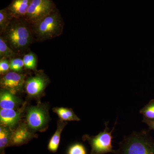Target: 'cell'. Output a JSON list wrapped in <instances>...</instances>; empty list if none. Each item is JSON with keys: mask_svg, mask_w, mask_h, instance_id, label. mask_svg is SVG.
Instances as JSON below:
<instances>
[{"mask_svg": "<svg viewBox=\"0 0 154 154\" xmlns=\"http://www.w3.org/2000/svg\"><path fill=\"white\" fill-rule=\"evenodd\" d=\"M1 36L19 55L26 53L36 41L32 25L24 18H13Z\"/></svg>", "mask_w": 154, "mask_h": 154, "instance_id": "cell-1", "label": "cell"}, {"mask_svg": "<svg viewBox=\"0 0 154 154\" xmlns=\"http://www.w3.org/2000/svg\"><path fill=\"white\" fill-rule=\"evenodd\" d=\"M115 154H154V140L147 130L125 136Z\"/></svg>", "mask_w": 154, "mask_h": 154, "instance_id": "cell-2", "label": "cell"}, {"mask_svg": "<svg viewBox=\"0 0 154 154\" xmlns=\"http://www.w3.org/2000/svg\"><path fill=\"white\" fill-rule=\"evenodd\" d=\"M64 22L57 9L32 25L36 41L43 42L60 36Z\"/></svg>", "mask_w": 154, "mask_h": 154, "instance_id": "cell-3", "label": "cell"}, {"mask_svg": "<svg viewBox=\"0 0 154 154\" xmlns=\"http://www.w3.org/2000/svg\"><path fill=\"white\" fill-rule=\"evenodd\" d=\"M116 122L117 120L113 129L110 131H109L110 128L108 127L109 122H105V129L97 135L91 136L85 134L83 136V140L87 141L91 146V154H105L108 153L115 154L116 150L113 149L112 145L113 138L112 134L114 131Z\"/></svg>", "mask_w": 154, "mask_h": 154, "instance_id": "cell-4", "label": "cell"}, {"mask_svg": "<svg viewBox=\"0 0 154 154\" xmlns=\"http://www.w3.org/2000/svg\"><path fill=\"white\" fill-rule=\"evenodd\" d=\"M26 124L31 131H43L46 129L49 120L47 106L44 105L28 107L26 110Z\"/></svg>", "mask_w": 154, "mask_h": 154, "instance_id": "cell-5", "label": "cell"}, {"mask_svg": "<svg viewBox=\"0 0 154 154\" xmlns=\"http://www.w3.org/2000/svg\"><path fill=\"white\" fill-rule=\"evenodd\" d=\"M56 9L52 0H32L24 18L33 25Z\"/></svg>", "mask_w": 154, "mask_h": 154, "instance_id": "cell-6", "label": "cell"}, {"mask_svg": "<svg viewBox=\"0 0 154 154\" xmlns=\"http://www.w3.org/2000/svg\"><path fill=\"white\" fill-rule=\"evenodd\" d=\"M50 81L43 73H38L25 81V89L29 97L39 98L43 94Z\"/></svg>", "mask_w": 154, "mask_h": 154, "instance_id": "cell-7", "label": "cell"}, {"mask_svg": "<svg viewBox=\"0 0 154 154\" xmlns=\"http://www.w3.org/2000/svg\"><path fill=\"white\" fill-rule=\"evenodd\" d=\"M25 76L20 73L10 71L2 75L0 79L1 88L15 94L20 93L25 87Z\"/></svg>", "mask_w": 154, "mask_h": 154, "instance_id": "cell-8", "label": "cell"}, {"mask_svg": "<svg viewBox=\"0 0 154 154\" xmlns=\"http://www.w3.org/2000/svg\"><path fill=\"white\" fill-rule=\"evenodd\" d=\"M37 135L26 123H21L12 131L8 146H19L27 144Z\"/></svg>", "mask_w": 154, "mask_h": 154, "instance_id": "cell-9", "label": "cell"}, {"mask_svg": "<svg viewBox=\"0 0 154 154\" xmlns=\"http://www.w3.org/2000/svg\"><path fill=\"white\" fill-rule=\"evenodd\" d=\"M23 107L19 110L1 109L0 110L1 125L9 128L14 130L19 123L23 112Z\"/></svg>", "mask_w": 154, "mask_h": 154, "instance_id": "cell-10", "label": "cell"}, {"mask_svg": "<svg viewBox=\"0 0 154 154\" xmlns=\"http://www.w3.org/2000/svg\"><path fill=\"white\" fill-rule=\"evenodd\" d=\"M32 0H13L7 7L13 18H25Z\"/></svg>", "mask_w": 154, "mask_h": 154, "instance_id": "cell-11", "label": "cell"}, {"mask_svg": "<svg viewBox=\"0 0 154 154\" xmlns=\"http://www.w3.org/2000/svg\"><path fill=\"white\" fill-rule=\"evenodd\" d=\"M22 101L10 91L1 88L0 92V107L1 109H17Z\"/></svg>", "mask_w": 154, "mask_h": 154, "instance_id": "cell-12", "label": "cell"}, {"mask_svg": "<svg viewBox=\"0 0 154 154\" xmlns=\"http://www.w3.org/2000/svg\"><path fill=\"white\" fill-rule=\"evenodd\" d=\"M66 122L59 120L57 121V128L54 134L52 136L48 146L49 151L55 153L57 152L60 140V136L63 130L66 125Z\"/></svg>", "mask_w": 154, "mask_h": 154, "instance_id": "cell-13", "label": "cell"}, {"mask_svg": "<svg viewBox=\"0 0 154 154\" xmlns=\"http://www.w3.org/2000/svg\"><path fill=\"white\" fill-rule=\"evenodd\" d=\"M53 111L57 113L62 121H80V119L75 114L72 109L65 107H54Z\"/></svg>", "mask_w": 154, "mask_h": 154, "instance_id": "cell-14", "label": "cell"}, {"mask_svg": "<svg viewBox=\"0 0 154 154\" xmlns=\"http://www.w3.org/2000/svg\"><path fill=\"white\" fill-rule=\"evenodd\" d=\"M12 131L9 128L1 125L0 127V151L1 154H5V149L8 146Z\"/></svg>", "mask_w": 154, "mask_h": 154, "instance_id": "cell-15", "label": "cell"}, {"mask_svg": "<svg viewBox=\"0 0 154 154\" xmlns=\"http://www.w3.org/2000/svg\"><path fill=\"white\" fill-rule=\"evenodd\" d=\"M19 56L8 45L4 38L0 36V59L10 60Z\"/></svg>", "mask_w": 154, "mask_h": 154, "instance_id": "cell-16", "label": "cell"}, {"mask_svg": "<svg viewBox=\"0 0 154 154\" xmlns=\"http://www.w3.org/2000/svg\"><path fill=\"white\" fill-rule=\"evenodd\" d=\"M22 58L24 62L25 68L36 71L37 57L34 53L30 51L27 53L25 54Z\"/></svg>", "mask_w": 154, "mask_h": 154, "instance_id": "cell-17", "label": "cell"}, {"mask_svg": "<svg viewBox=\"0 0 154 154\" xmlns=\"http://www.w3.org/2000/svg\"><path fill=\"white\" fill-rule=\"evenodd\" d=\"M13 19L7 8L0 11V33L2 34Z\"/></svg>", "mask_w": 154, "mask_h": 154, "instance_id": "cell-18", "label": "cell"}, {"mask_svg": "<svg viewBox=\"0 0 154 154\" xmlns=\"http://www.w3.org/2000/svg\"><path fill=\"white\" fill-rule=\"evenodd\" d=\"M140 113L143 115V118L154 120V99H152L140 110Z\"/></svg>", "mask_w": 154, "mask_h": 154, "instance_id": "cell-19", "label": "cell"}, {"mask_svg": "<svg viewBox=\"0 0 154 154\" xmlns=\"http://www.w3.org/2000/svg\"><path fill=\"white\" fill-rule=\"evenodd\" d=\"M10 70L12 71L20 72L23 70L24 67L23 58L17 57L10 60Z\"/></svg>", "mask_w": 154, "mask_h": 154, "instance_id": "cell-20", "label": "cell"}, {"mask_svg": "<svg viewBox=\"0 0 154 154\" xmlns=\"http://www.w3.org/2000/svg\"><path fill=\"white\" fill-rule=\"evenodd\" d=\"M67 154H87L85 147L82 143L74 144L69 148Z\"/></svg>", "mask_w": 154, "mask_h": 154, "instance_id": "cell-21", "label": "cell"}, {"mask_svg": "<svg viewBox=\"0 0 154 154\" xmlns=\"http://www.w3.org/2000/svg\"><path fill=\"white\" fill-rule=\"evenodd\" d=\"M10 60L0 59V74L4 75L10 71Z\"/></svg>", "mask_w": 154, "mask_h": 154, "instance_id": "cell-22", "label": "cell"}, {"mask_svg": "<svg viewBox=\"0 0 154 154\" xmlns=\"http://www.w3.org/2000/svg\"><path fill=\"white\" fill-rule=\"evenodd\" d=\"M142 122L145 123L148 126L149 130H154V120H151V119L143 118Z\"/></svg>", "mask_w": 154, "mask_h": 154, "instance_id": "cell-23", "label": "cell"}]
</instances>
